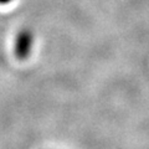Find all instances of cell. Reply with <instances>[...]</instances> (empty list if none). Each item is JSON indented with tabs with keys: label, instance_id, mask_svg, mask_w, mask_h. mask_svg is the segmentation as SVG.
<instances>
[{
	"label": "cell",
	"instance_id": "2",
	"mask_svg": "<svg viewBox=\"0 0 149 149\" xmlns=\"http://www.w3.org/2000/svg\"><path fill=\"white\" fill-rule=\"evenodd\" d=\"M11 0H0V5H6V4H9Z\"/></svg>",
	"mask_w": 149,
	"mask_h": 149
},
{
	"label": "cell",
	"instance_id": "1",
	"mask_svg": "<svg viewBox=\"0 0 149 149\" xmlns=\"http://www.w3.org/2000/svg\"><path fill=\"white\" fill-rule=\"evenodd\" d=\"M32 42H34V35H32L31 30L22 29L17 32L14 51H15V56L20 61H25L30 56L31 49H32Z\"/></svg>",
	"mask_w": 149,
	"mask_h": 149
}]
</instances>
